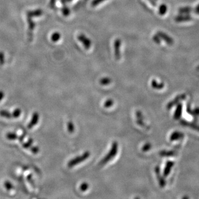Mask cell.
I'll return each instance as SVG.
<instances>
[{
  "label": "cell",
  "instance_id": "1",
  "mask_svg": "<svg viewBox=\"0 0 199 199\" xmlns=\"http://www.w3.org/2000/svg\"><path fill=\"white\" fill-rule=\"evenodd\" d=\"M118 143L115 141L112 143L111 148L109 152L107 154V155L99 162V165L100 166H103L105 165L107 163L110 161L113 158L115 157L116 155L118 152Z\"/></svg>",
  "mask_w": 199,
  "mask_h": 199
},
{
  "label": "cell",
  "instance_id": "2",
  "mask_svg": "<svg viewBox=\"0 0 199 199\" xmlns=\"http://www.w3.org/2000/svg\"><path fill=\"white\" fill-rule=\"evenodd\" d=\"M90 153L88 151L85 152L82 155L78 156L70 160L68 163V166L69 168H72L74 166L79 164V163L85 161L86 159L90 157Z\"/></svg>",
  "mask_w": 199,
  "mask_h": 199
},
{
  "label": "cell",
  "instance_id": "3",
  "mask_svg": "<svg viewBox=\"0 0 199 199\" xmlns=\"http://www.w3.org/2000/svg\"><path fill=\"white\" fill-rule=\"evenodd\" d=\"M121 41L120 39L117 38L114 41L113 48H114V54L116 60H120L121 57Z\"/></svg>",
  "mask_w": 199,
  "mask_h": 199
},
{
  "label": "cell",
  "instance_id": "4",
  "mask_svg": "<svg viewBox=\"0 0 199 199\" xmlns=\"http://www.w3.org/2000/svg\"><path fill=\"white\" fill-rule=\"evenodd\" d=\"M78 39L79 41L83 44V46L85 47L86 49L88 50L90 49V48L91 47V41L89 38L86 37L85 35L83 34H80L78 36Z\"/></svg>",
  "mask_w": 199,
  "mask_h": 199
},
{
  "label": "cell",
  "instance_id": "5",
  "mask_svg": "<svg viewBox=\"0 0 199 199\" xmlns=\"http://www.w3.org/2000/svg\"><path fill=\"white\" fill-rule=\"evenodd\" d=\"M32 17L27 16V21L28 23V38L29 41H32L33 39V32L34 29L36 24L32 21Z\"/></svg>",
  "mask_w": 199,
  "mask_h": 199
},
{
  "label": "cell",
  "instance_id": "6",
  "mask_svg": "<svg viewBox=\"0 0 199 199\" xmlns=\"http://www.w3.org/2000/svg\"><path fill=\"white\" fill-rule=\"evenodd\" d=\"M39 119V115L37 112H35L33 113L31 121L29 122L28 124V129H32L34 126L37 124Z\"/></svg>",
  "mask_w": 199,
  "mask_h": 199
},
{
  "label": "cell",
  "instance_id": "7",
  "mask_svg": "<svg viewBox=\"0 0 199 199\" xmlns=\"http://www.w3.org/2000/svg\"><path fill=\"white\" fill-rule=\"evenodd\" d=\"M157 34L159 36V37L161 38V39H163L166 43L169 44H172L173 43V40L166 33L160 31L158 32Z\"/></svg>",
  "mask_w": 199,
  "mask_h": 199
},
{
  "label": "cell",
  "instance_id": "8",
  "mask_svg": "<svg viewBox=\"0 0 199 199\" xmlns=\"http://www.w3.org/2000/svg\"><path fill=\"white\" fill-rule=\"evenodd\" d=\"M43 13L41 9H37L34 11H29L27 13V16L33 17L41 16Z\"/></svg>",
  "mask_w": 199,
  "mask_h": 199
},
{
  "label": "cell",
  "instance_id": "9",
  "mask_svg": "<svg viewBox=\"0 0 199 199\" xmlns=\"http://www.w3.org/2000/svg\"><path fill=\"white\" fill-rule=\"evenodd\" d=\"M160 170L159 169L158 167H157L155 168V171H156V174H157V176L158 179L159 180V184L160 185H161V187H163L165 184V182H164V180L162 178L161 175V174H160Z\"/></svg>",
  "mask_w": 199,
  "mask_h": 199
},
{
  "label": "cell",
  "instance_id": "10",
  "mask_svg": "<svg viewBox=\"0 0 199 199\" xmlns=\"http://www.w3.org/2000/svg\"><path fill=\"white\" fill-rule=\"evenodd\" d=\"M111 81H112V80H111V79H110V78L105 77V78H103L100 79V84L101 85L106 86V85H108L110 83H111Z\"/></svg>",
  "mask_w": 199,
  "mask_h": 199
},
{
  "label": "cell",
  "instance_id": "11",
  "mask_svg": "<svg viewBox=\"0 0 199 199\" xmlns=\"http://www.w3.org/2000/svg\"><path fill=\"white\" fill-rule=\"evenodd\" d=\"M0 116L6 118H11L12 117V114L6 110H1L0 111Z\"/></svg>",
  "mask_w": 199,
  "mask_h": 199
},
{
  "label": "cell",
  "instance_id": "12",
  "mask_svg": "<svg viewBox=\"0 0 199 199\" xmlns=\"http://www.w3.org/2000/svg\"><path fill=\"white\" fill-rule=\"evenodd\" d=\"M61 38V35L59 32H54L52 34L51 40L53 42H57L59 41Z\"/></svg>",
  "mask_w": 199,
  "mask_h": 199
},
{
  "label": "cell",
  "instance_id": "13",
  "mask_svg": "<svg viewBox=\"0 0 199 199\" xmlns=\"http://www.w3.org/2000/svg\"><path fill=\"white\" fill-rule=\"evenodd\" d=\"M6 138L8 140H15L18 138V136L15 133L9 132L6 134Z\"/></svg>",
  "mask_w": 199,
  "mask_h": 199
},
{
  "label": "cell",
  "instance_id": "14",
  "mask_svg": "<svg viewBox=\"0 0 199 199\" xmlns=\"http://www.w3.org/2000/svg\"><path fill=\"white\" fill-rule=\"evenodd\" d=\"M152 86L155 89H161L164 86V85L162 83L159 84L156 81V80H153L152 81Z\"/></svg>",
  "mask_w": 199,
  "mask_h": 199
},
{
  "label": "cell",
  "instance_id": "15",
  "mask_svg": "<svg viewBox=\"0 0 199 199\" xmlns=\"http://www.w3.org/2000/svg\"><path fill=\"white\" fill-rule=\"evenodd\" d=\"M33 143V139L32 138H30L29 139L27 142H25L23 144V147L25 148V149H29L31 146L32 145Z\"/></svg>",
  "mask_w": 199,
  "mask_h": 199
},
{
  "label": "cell",
  "instance_id": "16",
  "mask_svg": "<svg viewBox=\"0 0 199 199\" xmlns=\"http://www.w3.org/2000/svg\"><path fill=\"white\" fill-rule=\"evenodd\" d=\"M167 11V7L166 4H163L160 6L159 8V13L161 15H164L166 14Z\"/></svg>",
  "mask_w": 199,
  "mask_h": 199
},
{
  "label": "cell",
  "instance_id": "17",
  "mask_svg": "<svg viewBox=\"0 0 199 199\" xmlns=\"http://www.w3.org/2000/svg\"><path fill=\"white\" fill-rule=\"evenodd\" d=\"M21 113H22V111H21L20 108H16V109H15L13 111L12 113V117L15 118H18L20 116H21Z\"/></svg>",
  "mask_w": 199,
  "mask_h": 199
},
{
  "label": "cell",
  "instance_id": "18",
  "mask_svg": "<svg viewBox=\"0 0 199 199\" xmlns=\"http://www.w3.org/2000/svg\"><path fill=\"white\" fill-rule=\"evenodd\" d=\"M67 127H68V131L70 133H72L74 131V125L73 123L71 121H70V122H69L68 123Z\"/></svg>",
  "mask_w": 199,
  "mask_h": 199
},
{
  "label": "cell",
  "instance_id": "19",
  "mask_svg": "<svg viewBox=\"0 0 199 199\" xmlns=\"http://www.w3.org/2000/svg\"><path fill=\"white\" fill-rule=\"evenodd\" d=\"M114 104L113 100L112 99H108L104 103V107L105 108L111 107Z\"/></svg>",
  "mask_w": 199,
  "mask_h": 199
},
{
  "label": "cell",
  "instance_id": "20",
  "mask_svg": "<svg viewBox=\"0 0 199 199\" xmlns=\"http://www.w3.org/2000/svg\"><path fill=\"white\" fill-rule=\"evenodd\" d=\"M62 15L65 16H69L70 15V9L66 6H64V7H62Z\"/></svg>",
  "mask_w": 199,
  "mask_h": 199
},
{
  "label": "cell",
  "instance_id": "21",
  "mask_svg": "<svg viewBox=\"0 0 199 199\" xmlns=\"http://www.w3.org/2000/svg\"><path fill=\"white\" fill-rule=\"evenodd\" d=\"M4 187L7 190H11L13 188V185L12 183L9 181H6L4 183Z\"/></svg>",
  "mask_w": 199,
  "mask_h": 199
},
{
  "label": "cell",
  "instance_id": "22",
  "mask_svg": "<svg viewBox=\"0 0 199 199\" xmlns=\"http://www.w3.org/2000/svg\"><path fill=\"white\" fill-rule=\"evenodd\" d=\"M105 1H106V0H93L91 2V6L96 7V6H98L100 4L103 2Z\"/></svg>",
  "mask_w": 199,
  "mask_h": 199
},
{
  "label": "cell",
  "instance_id": "23",
  "mask_svg": "<svg viewBox=\"0 0 199 199\" xmlns=\"http://www.w3.org/2000/svg\"><path fill=\"white\" fill-rule=\"evenodd\" d=\"M5 58H4V53L2 51H0V65H2L4 64Z\"/></svg>",
  "mask_w": 199,
  "mask_h": 199
},
{
  "label": "cell",
  "instance_id": "24",
  "mask_svg": "<svg viewBox=\"0 0 199 199\" xmlns=\"http://www.w3.org/2000/svg\"><path fill=\"white\" fill-rule=\"evenodd\" d=\"M31 151L33 153V154H37L39 152V148L37 146H31L30 148Z\"/></svg>",
  "mask_w": 199,
  "mask_h": 199
},
{
  "label": "cell",
  "instance_id": "25",
  "mask_svg": "<svg viewBox=\"0 0 199 199\" xmlns=\"http://www.w3.org/2000/svg\"><path fill=\"white\" fill-rule=\"evenodd\" d=\"M80 190L82 191H85L89 188V185L86 182H83V184L80 185Z\"/></svg>",
  "mask_w": 199,
  "mask_h": 199
},
{
  "label": "cell",
  "instance_id": "26",
  "mask_svg": "<svg viewBox=\"0 0 199 199\" xmlns=\"http://www.w3.org/2000/svg\"><path fill=\"white\" fill-rule=\"evenodd\" d=\"M151 148V145L149 143H147L145 144L144 146L142 148V150L143 152H147V151H148L149 149Z\"/></svg>",
  "mask_w": 199,
  "mask_h": 199
},
{
  "label": "cell",
  "instance_id": "27",
  "mask_svg": "<svg viewBox=\"0 0 199 199\" xmlns=\"http://www.w3.org/2000/svg\"><path fill=\"white\" fill-rule=\"evenodd\" d=\"M153 41L156 43L157 44H159L161 43V38L157 34L156 35H154L153 37Z\"/></svg>",
  "mask_w": 199,
  "mask_h": 199
},
{
  "label": "cell",
  "instance_id": "28",
  "mask_svg": "<svg viewBox=\"0 0 199 199\" xmlns=\"http://www.w3.org/2000/svg\"><path fill=\"white\" fill-rule=\"evenodd\" d=\"M56 1L57 0H50V1L49 6L51 8H53L55 6V4L56 2Z\"/></svg>",
  "mask_w": 199,
  "mask_h": 199
},
{
  "label": "cell",
  "instance_id": "29",
  "mask_svg": "<svg viewBox=\"0 0 199 199\" xmlns=\"http://www.w3.org/2000/svg\"><path fill=\"white\" fill-rule=\"evenodd\" d=\"M4 91H1L0 90V101L4 99Z\"/></svg>",
  "mask_w": 199,
  "mask_h": 199
},
{
  "label": "cell",
  "instance_id": "30",
  "mask_svg": "<svg viewBox=\"0 0 199 199\" xmlns=\"http://www.w3.org/2000/svg\"><path fill=\"white\" fill-rule=\"evenodd\" d=\"M24 138H25V136L23 135H22L20 137H18V139H19V141L22 143L23 142V140H24Z\"/></svg>",
  "mask_w": 199,
  "mask_h": 199
},
{
  "label": "cell",
  "instance_id": "31",
  "mask_svg": "<svg viewBox=\"0 0 199 199\" xmlns=\"http://www.w3.org/2000/svg\"><path fill=\"white\" fill-rule=\"evenodd\" d=\"M195 11H196V12L198 14H199V4L196 7Z\"/></svg>",
  "mask_w": 199,
  "mask_h": 199
},
{
  "label": "cell",
  "instance_id": "32",
  "mask_svg": "<svg viewBox=\"0 0 199 199\" xmlns=\"http://www.w3.org/2000/svg\"><path fill=\"white\" fill-rule=\"evenodd\" d=\"M69 1H71V0H69Z\"/></svg>",
  "mask_w": 199,
  "mask_h": 199
},
{
  "label": "cell",
  "instance_id": "33",
  "mask_svg": "<svg viewBox=\"0 0 199 199\" xmlns=\"http://www.w3.org/2000/svg\"></svg>",
  "mask_w": 199,
  "mask_h": 199
}]
</instances>
